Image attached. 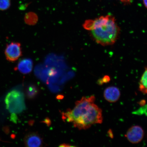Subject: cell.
Instances as JSON below:
<instances>
[{"label": "cell", "instance_id": "cell-1", "mask_svg": "<svg viewBox=\"0 0 147 147\" xmlns=\"http://www.w3.org/2000/svg\"><path fill=\"white\" fill-rule=\"evenodd\" d=\"M94 96L84 97L77 101L72 109L62 112L63 120L71 123L80 130H86L92 125L102 122V109L95 104Z\"/></svg>", "mask_w": 147, "mask_h": 147}, {"label": "cell", "instance_id": "cell-2", "mask_svg": "<svg viewBox=\"0 0 147 147\" xmlns=\"http://www.w3.org/2000/svg\"><path fill=\"white\" fill-rule=\"evenodd\" d=\"M94 40L103 46L113 45L118 39L120 29L115 18L111 16L107 23L91 31Z\"/></svg>", "mask_w": 147, "mask_h": 147}, {"label": "cell", "instance_id": "cell-3", "mask_svg": "<svg viewBox=\"0 0 147 147\" xmlns=\"http://www.w3.org/2000/svg\"><path fill=\"white\" fill-rule=\"evenodd\" d=\"M7 109L11 113H21L25 109L24 96L20 91L14 90L9 92L5 99Z\"/></svg>", "mask_w": 147, "mask_h": 147}, {"label": "cell", "instance_id": "cell-4", "mask_svg": "<svg viewBox=\"0 0 147 147\" xmlns=\"http://www.w3.org/2000/svg\"><path fill=\"white\" fill-rule=\"evenodd\" d=\"M5 53L7 59L9 61H16L22 56L21 44L18 42H12L7 45Z\"/></svg>", "mask_w": 147, "mask_h": 147}, {"label": "cell", "instance_id": "cell-5", "mask_svg": "<svg viewBox=\"0 0 147 147\" xmlns=\"http://www.w3.org/2000/svg\"><path fill=\"white\" fill-rule=\"evenodd\" d=\"M144 134V130L141 126H133L129 129L125 136L130 143L137 144L142 141Z\"/></svg>", "mask_w": 147, "mask_h": 147}, {"label": "cell", "instance_id": "cell-6", "mask_svg": "<svg viewBox=\"0 0 147 147\" xmlns=\"http://www.w3.org/2000/svg\"><path fill=\"white\" fill-rule=\"evenodd\" d=\"M25 146L30 147H41L43 144V140L39 134L32 133L27 134L24 139Z\"/></svg>", "mask_w": 147, "mask_h": 147}, {"label": "cell", "instance_id": "cell-7", "mask_svg": "<svg viewBox=\"0 0 147 147\" xmlns=\"http://www.w3.org/2000/svg\"><path fill=\"white\" fill-rule=\"evenodd\" d=\"M121 93L118 88L115 86H111L105 90L104 96L105 99L110 102H117L120 98Z\"/></svg>", "mask_w": 147, "mask_h": 147}, {"label": "cell", "instance_id": "cell-8", "mask_svg": "<svg viewBox=\"0 0 147 147\" xmlns=\"http://www.w3.org/2000/svg\"><path fill=\"white\" fill-rule=\"evenodd\" d=\"M33 65L32 61L30 59H24L20 61L15 69L23 74H28L32 71Z\"/></svg>", "mask_w": 147, "mask_h": 147}, {"label": "cell", "instance_id": "cell-9", "mask_svg": "<svg viewBox=\"0 0 147 147\" xmlns=\"http://www.w3.org/2000/svg\"><path fill=\"white\" fill-rule=\"evenodd\" d=\"M39 93L38 88L35 84H30L26 90V94L28 98L32 99L36 98Z\"/></svg>", "mask_w": 147, "mask_h": 147}, {"label": "cell", "instance_id": "cell-10", "mask_svg": "<svg viewBox=\"0 0 147 147\" xmlns=\"http://www.w3.org/2000/svg\"><path fill=\"white\" fill-rule=\"evenodd\" d=\"M139 89L141 92L147 94V67L145 68L139 82Z\"/></svg>", "mask_w": 147, "mask_h": 147}, {"label": "cell", "instance_id": "cell-11", "mask_svg": "<svg viewBox=\"0 0 147 147\" xmlns=\"http://www.w3.org/2000/svg\"><path fill=\"white\" fill-rule=\"evenodd\" d=\"M26 23L29 25H34L38 22V17L34 12L28 13L25 15L24 18Z\"/></svg>", "mask_w": 147, "mask_h": 147}, {"label": "cell", "instance_id": "cell-12", "mask_svg": "<svg viewBox=\"0 0 147 147\" xmlns=\"http://www.w3.org/2000/svg\"><path fill=\"white\" fill-rule=\"evenodd\" d=\"M11 5L10 0H0V10H7Z\"/></svg>", "mask_w": 147, "mask_h": 147}, {"label": "cell", "instance_id": "cell-13", "mask_svg": "<svg viewBox=\"0 0 147 147\" xmlns=\"http://www.w3.org/2000/svg\"><path fill=\"white\" fill-rule=\"evenodd\" d=\"M110 79V77L108 76H104L103 78L98 81V84H103L107 83L109 82Z\"/></svg>", "mask_w": 147, "mask_h": 147}, {"label": "cell", "instance_id": "cell-14", "mask_svg": "<svg viewBox=\"0 0 147 147\" xmlns=\"http://www.w3.org/2000/svg\"><path fill=\"white\" fill-rule=\"evenodd\" d=\"M120 1L123 3L128 4V3H130V1H131V0H120Z\"/></svg>", "mask_w": 147, "mask_h": 147}, {"label": "cell", "instance_id": "cell-15", "mask_svg": "<svg viewBox=\"0 0 147 147\" xmlns=\"http://www.w3.org/2000/svg\"><path fill=\"white\" fill-rule=\"evenodd\" d=\"M60 146L62 147H69V146H71L70 145L67 144H63L61 145Z\"/></svg>", "mask_w": 147, "mask_h": 147}, {"label": "cell", "instance_id": "cell-16", "mask_svg": "<svg viewBox=\"0 0 147 147\" xmlns=\"http://www.w3.org/2000/svg\"><path fill=\"white\" fill-rule=\"evenodd\" d=\"M143 2L145 6L147 8V0H143Z\"/></svg>", "mask_w": 147, "mask_h": 147}]
</instances>
